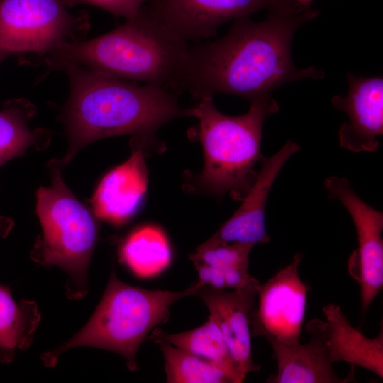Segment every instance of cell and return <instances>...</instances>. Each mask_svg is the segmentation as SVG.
Returning a JSON list of instances; mask_svg holds the SVG:
<instances>
[{
	"instance_id": "obj_1",
	"label": "cell",
	"mask_w": 383,
	"mask_h": 383,
	"mask_svg": "<svg viewBox=\"0 0 383 383\" xmlns=\"http://www.w3.org/2000/svg\"><path fill=\"white\" fill-rule=\"evenodd\" d=\"M318 15L311 8L270 10L260 22L249 16L234 20L224 36L189 47L180 92L196 99L227 94L250 101L291 82L323 79V69L297 67L291 52L297 29Z\"/></svg>"
},
{
	"instance_id": "obj_2",
	"label": "cell",
	"mask_w": 383,
	"mask_h": 383,
	"mask_svg": "<svg viewBox=\"0 0 383 383\" xmlns=\"http://www.w3.org/2000/svg\"><path fill=\"white\" fill-rule=\"evenodd\" d=\"M62 70L70 83L62 114L68 140L67 153L60 160L63 167L84 147L105 138L131 135L150 145L160 127L187 116L178 94L165 88L139 85L78 65Z\"/></svg>"
},
{
	"instance_id": "obj_3",
	"label": "cell",
	"mask_w": 383,
	"mask_h": 383,
	"mask_svg": "<svg viewBox=\"0 0 383 383\" xmlns=\"http://www.w3.org/2000/svg\"><path fill=\"white\" fill-rule=\"evenodd\" d=\"M189 46L146 4L114 30L87 41L59 45L48 54V66H82L116 78L141 81L180 94Z\"/></svg>"
},
{
	"instance_id": "obj_4",
	"label": "cell",
	"mask_w": 383,
	"mask_h": 383,
	"mask_svg": "<svg viewBox=\"0 0 383 383\" xmlns=\"http://www.w3.org/2000/svg\"><path fill=\"white\" fill-rule=\"evenodd\" d=\"M187 116L196 118V134L202 145L204 164L195 179L200 191L229 196L242 201L255 182L265 160L261 152L262 128L266 118L279 111L271 95L250 101V109L238 116L225 115L213 97H203Z\"/></svg>"
},
{
	"instance_id": "obj_5",
	"label": "cell",
	"mask_w": 383,
	"mask_h": 383,
	"mask_svg": "<svg viewBox=\"0 0 383 383\" xmlns=\"http://www.w3.org/2000/svg\"><path fill=\"white\" fill-rule=\"evenodd\" d=\"M203 286L198 280L183 291L145 289L123 282L112 269L101 301L87 323L40 358L45 366L53 367L67 350L93 347L120 354L126 360L128 368L135 371L136 353L147 335L168 321L172 304L196 294Z\"/></svg>"
},
{
	"instance_id": "obj_6",
	"label": "cell",
	"mask_w": 383,
	"mask_h": 383,
	"mask_svg": "<svg viewBox=\"0 0 383 383\" xmlns=\"http://www.w3.org/2000/svg\"><path fill=\"white\" fill-rule=\"evenodd\" d=\"M52 179L36 193V212L42 233L30 253L43 266L55 265L67 274L66 295L80 299L88 291V269L99 232L98 218L65 184L60 160L48 163Z\"/></svg>"
},
{
	"instance_id": "obj_7",
	"label": "cell",
	"mask_w": 383,
	"mask_h": 383,
	"mask_svg": "<svg viewBox=\"0 0 383 383\" xmlns=\"http://www.w3.org/2000/svg\"><path fill=\"white\" fill-rule=\"evenodd\" d=\"M67 9L60 0H0V49L11 55L48 54L77 41L88 28L87 17Z\"/></svg>"
},
{
	"instance_id": "obj_8",
	"label": "cell",
	"mask_w": 383,
	"mask_h": 383,
	"mask_svg": "<svg viewBox=\"0 0 383 383\" xmlns=\"http://www.w3.org/2000/svg\"><path fill=\"white\" fill-rule=\"evenodd\" d=\"M324 187L348 211L356 229L358 247L348 260V270L360 285L365 312L383 286V213L365 203L345 177H328Z\"/></svg>"
},
{
	"instance_id": "obj_9",
	"label": "cell",
	"mask_w": 383,
	"mask_h": 383,
	"mask_svg": "<svg viewBox=\"0 0 383 383\" xmlns=\"http://www.w3.org/2000/svg\"><path fill=\"white\" fill-rule=\"evenodd\" d=\"M302 255L260 284L257 301L250 316L252 336H264L280 343H300L309 287L299 274Z\"/></svg>"
},
{
	"instance_id": "obj_10",
	"label": "cell",
	"mask_w": 383,
	"mask_h": 383,
	"mask_svg": "<svg viewBox=\"0 0 383 383\" xmlns=\"http://www.w3.org/2000/svg\"><path fill=\"white\" fill-rule=\"evenodd\" d=\"M147 6L187 43L216 36L218 28L225 23L262 9L295 12L306 9L295 0H150Z\"/></svg>"
},
{
	"instance_id": "obj_11",
	"label": "cell",
	"mask_w": 383,
	"mask_h": 383,
	"mask_svg": "<svg viewBox=\"0 0 383 383\" xmlns=\"http://www.w3.org/2000/svg\"><path fill=\"white\" fill-rule=\"evenodd\" d=\"M260 283L253 277L235 289H216L203 286L197 294L217 322L242 382L260 367L252 356L250 316L255 306Z\"/></svg>"
},
{
	"instance_id": "obj_12",
	"label": "cell",
	"mask_w": 383,
	"mask_h": 383,
	"mask_svg": "<svg viewBox=\"0 0 383 383\" xmlns=\"http://www.w3.org/2000/svg\"><path fill=\"white\" fill-rule=\"evenodd\" d=\"M349 89L345 96L331 99L333 108L344 111L348 120L338 131L340 145L353 152H376L383 134V78L346 76Z\"/></svg>"
},
{
	"instance_id": "obj_13",
	"label": "cell",
	"mask_w": 383,
	"mask_h": 383,
	"mask_svg": "<svg viewBox=\"0 0 383 383\" xmlns=\"http://www.w3.org/2000/svg\"><path fill=\"white\" fill-rule=\"evenodd\" d=\"M300 148L289 140L272 156L265 157L240 206L204 243H268L265 214L270 189L284 165Z\"/></svg>"
},
{
	"instance_id": "obj_14",
	"label": "cell",
	"mask_w": 383,
	"mask_h": 383,
	"mask_svg": "<svg viewBox=\"0 0 383 383\" xmlns=\"http://www.w3.org/2000/svg\"><path fill=\"white\" fill-rule=\"evenodd\" d=\"M130 158L102 178L91 200L95 216L115 226L134 216L147 190L144 147L133 143Z\"/></svg>"
},
{
	"instance_id": "obj_15",
	"label": "cell",
	"mask_w": 383,
	"mask_h": 383,
	"mask_svg": "<svg viewBox=\"0 0 383 383\" xmlns=\"http://www.w3.org/2000/svg\"><path fill=\"white\" fill-rule=\"evenodd\" d=\"M306 331L311 340L306 344L288 345L269 338L277 361V373L267 379L270 383H343L354 380L353 372L340 378L333 368L322 332L316 319L310 320Z\"/></svg>"
},
{
	"instance_id": "obj_16",
	"label": "cell",
	"mask_w": 383,
	"mask_h": 383,
	"mask_svg": "<svg viewBox=\"0 0 383 383\" xmlns=\"http://www.w3.org/2000/svg\"><path fill=\"white\" fill-rule=\"evenodd\" d=\"M326 321L316 319L322 332L332 363L345 361L383 377V327L374 338H368L354 328L338 305L322 309Z\"/></svg>"
},
{
	"instance_id": "obj_17",
	"label": "cell",
	"mask_w": 383,
	"mask_h": 383,
	"mask_svg": "<svg viewBox=\"0 0 383 383\" xmlns=\"http://www.w3.org/2000/svg\"><path fill=\"white\" fill-rule=\"evenodd\" d=\"M255 245L243 243H204L189 255L204 286L216 289L238 288L251 278L248 274L249 255Z\"/></svg>"
},
{
	"instance_id": "obj_18",
	"label": "cell",
	"mask_w": 383,
	"mask_h": 383,
	"mask_svg": "<svg viewBox=\"0 0 383 383\" xmlns=\"http://www.w3.org/2000/svg\"><path fill=\"white\" fill-rule=\"evenodd\" d=\"M121 262L136 277L148 279L164 272L172 262V249L163 230L144 225L131 231L119 247Z\"/></svg>"
},
{
	"instance_id": "obj_19",
	"label": "cell",
	"mask_w": 383,
	"mask_h": 383,
	"mask_svg": "<svg viewBox=\"0 0 383 383\" xmlns=\"http://www.w3.org/2000/svg\"><path fill=\"white\" fill-rule=\"evenodd\" d=\"M35 106L26 99L6 101L0 109V167L19 157L29 148L45 149L49 144V131L31 129L29 121L35 113Z\"/></svg>"
},
{
	"instance_id": "obj_20",
	"label": "cell",
	"mask_w": 383,
	"mask_h": 383,
	"mask_svg": "<svg viewBox=\"0 0 383 383\" xmlns=\"http://www.w3.org/2000/svg\"><path fill=\"white\" fill-rule=\"evenodd\" d=\"M41 313L35 301L16 303L8 287L0 284V361L11 362L17 350L33 342Z\"/></svg>"
},
{
	"instance_id": "obj_21",
	"label": "cell",
	"mask_w": 383,
	"mask_h": 383,
	"mask_svg": "<svg viewBox=\"0 0 383 383\" xmlns=\"http://www.w3.org/2000/svg\"><path fill=\"white\" fill-rule=\"evenodd\" d=\"M150 339L155 343L167 342L221 367L234 380L243 382L228 350L221 331L213 317L200 326L179 333L169 334L160 328L152 333Z\"/></svg>"
},
{
	"instance_id": "obj_22",
	"label": "cell",
	"mask_w": 383,
	"mask_h": 383,
	"mask_svg": "<svg viewBox=\"0 0 383 383\" xmlns=\"http://www.w3.org/2000/svg\"><path fill=\"white\" fill-rule=\"evenodd\" d=\"M163 354L168 383H234L219 365L167 342H156Z\"/></svg>"
},
{
	"instance_id": "obj_23",
	"label": "cell",
	"mask_w": 383,
	"mask_h": 383,
	"mask_svg": "<svg viewBox=\"0 0 383 383\" xmlns=\"http://www.w3.org/2000/svg\"><path fill=\"white\" fill-rule=\"evenodd\" d=\"M67 8L79 4H91L100 7L115 16L130 19L140 11L148 0H60Z\"/></svg>"
},
{
	"instance_id": "obj_24",
	"label": "cell",
	"mask_w": 383,
	"mask_h": 383,
	"mask_svg": "<svg viewBox=\"0 0 383 383\" xmlns=\"http://www.w3.org/2000/svg\"><path fill=\"white\" fill-rule=\"evenodd\" d=\"M14 226V221L6 216H0V238H6Z\"/></svg>"
},
{
	"instance_id": "obj_25",
	"label": "cell",
	"mask_w": 383,
	"mask_h": 383,
	"mask_svg": "<svg viewBox=\"0 0 383 383\" xmlns=\"http://www.w3.org/2000/svg\"><path fill=\"white\" fill-rule=\"evenodd\" d=\"M300 5H301L304 9H310L311 4L313 0H295Z\"/></svg>"
},
{
	"instance_id": "obj_26",
	"label": "cell",
	"mask_w": 383,
	"mask_h": 383,
	"mask_svg": "<svg viewBox=\"0 0 383 383\" xmlns=\"http://www.w3.org/2000/svg\"><path fill=\"white\" fill-rule=\"evenodd\" d=\"M11 56V54H9V52L0 49V64L2 61H4L5 59H6L7 57Z\"/></svg>"
}]
</instances>
